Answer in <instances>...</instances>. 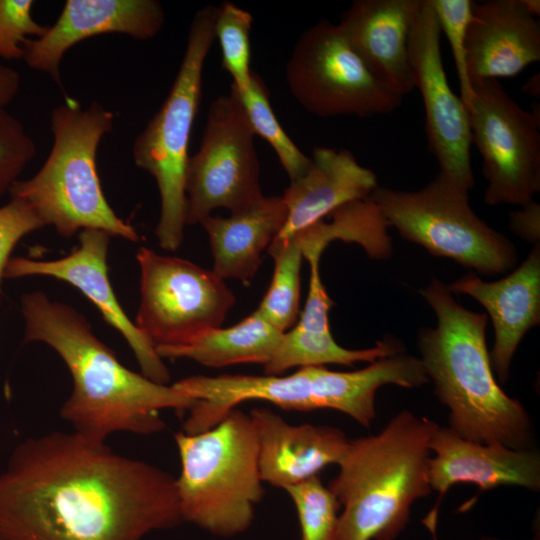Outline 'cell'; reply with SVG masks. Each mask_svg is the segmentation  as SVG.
I'll return each instance as SVG.
<instances>
[{
    "mask_svg": "<svg viewBox=\"0 0 540 540\" xmlns=\"http://www.w3.org/2000/svg\"><path fill=\"white\" fill-rule=\"evenodd\" d=\"M182 522L176 478L73 431L24 440L0 473V540H142Z\"/></svg>",
    "mask_w": 540,
    "mask_h": 540,
    "instance_id": "6da1fadb",
    "label": "cell"
},
{
    "mask_svg": "<svg viewBox=\"0 0 540 540\" xmlns=\"http://www.w3.org/2000/svg\"><path fill=\"white\" fill-rule=\"evenodd\" d=\"M25 342H42L67 366L73 389L60 416L73 432L105 442L116 432L150 435L162 431L161 411L190 410L196 400L173 385L160 384L123 365L72 306L52 301L41 291L21 298Z\"/></svg>",
    "mask_w": 540,
    "mask_h": 540,
    "instance_id": "7a4b0ae2",
    "label": "cell"
},
{
    "mask_svg": "<svg viewBox=\"0 0 540 540\" xmlns=\"http://www.w3.org/2000/svg\"><path fill=\"white\" fill-rule=\"evenodd\" d=\"M420 293L437 317L436 327L418 334L420 360L438 400L449 409V428L479 443L536 449L529 413L503 391L492 370L487 315L461 306L436 278Z\"/></svg>",
    "mask_w": 540,
    "mask_h": 540,
    "instance_id": "3957f363",
    "label": "cell"
},
{
    "mask_svg": "<svg viewBox=\"0 0 540 540\" xmlns=\"http://www.w3.org/2000/svg\"><path fill=\"white\" fill-rule=\"evenodd\" d=\"M438 424L408 410L376 435L350 439L328 487L340 503L334 540H395L415 501L432 491L430 441Z\"/></svg>",
    "mask_w": 540,
    "mask_h": 540,
    "instance_id": "277c9868",
    "label": "cell"
},
{
    "mask_svg": "<svg viewBox=\"0 0 540 540\" xmlns=\"http://www.w3.org/2000/svg\"><path fill=\"white\" fill-rule=\"evenodd\" d=\"M114 120V113L98 101L83 106L68 97L55 106L50 114L51 150L37 173L13 184L10 197L29 204L45 226L52 225L64 238L99 229L139 241L135 228L109 205L97 172L98 147Z\"/></svg>",
    "mask_w": 540,
    "mask_h": 540,
    "instance_id": "5b68a950",
    "label": "cell"
},
{
    "mask_svg": "<svg viewBox=\"0 0 540 540\" xmlns=\"http://www.w3.org/2000/svg\"><path fill=\"white\" fill-rule=\"evenodd\" d=\"M174 438L181 466L176 487L183 522L223 538L248 530L265 494L250 415L236 408L209 430L180 431Z\"/></svg>",
    "mask_w": 540,
    "mask_h": 540,
    "instance_id": "8992f818",
    "label": "cell"
},
{
    "mask_svg": "<svg viewBox=\"0 0 540 540\" xmlns=\"http://www.w3.org/2000/svg\"><path fill=\"white\" fill-rule=\"evenodd\" d=\"M217 7L193 16L185 52L171 89L132 145L135 164L156 181L161 210L155 235L161 248L174 251L184 238L185 176L188 147L202 93V73L215 40Z\"/></svg>",
    "mask_w": 540,
    "mask_h": 540,
    "instance_id": "52a82bcc",
    "label": "cell"
},
{
    "mask_svg": "<svg viewBox=\"0 0 540 540\" xmlns=\"http://www.w3.org/2000/svg\"><path fill=\"white\" fill-rule=\"evenodd\" d=\"M370 199L388 227L430 254L483 274H503L517 263L513 243L471 209L468 192L442 173L417 191L377 187Z\"/></svg>",
    "mask_w": 540,
    "mask_h": 540,
    "instance_id": "ba28073f",
    "label": "cell"
},
{
    "mask_svg": "<svg viewBox=\"0 0 540 540\" xmlns=\"http://www.w3.org/2000/svg\"><path fill=\"white\" fill-rule=\"evenodd\" d=\"M285 75L296 101L318 117L388 114L403 99L369 70L338 24L328 20L302 33Z\"/></svg>",
    "mask_w": 540,
    "mask_h": 540,
    "instance_id": "9c48e42d",
    "label": "cell"
},
{
    "mask_svg": "<svg viewBox=\"0 0 540 540\" xmlns=\"http://www.w3.org/2000/svg\"><path fill=\"white\" fill-rule=\"evenodd\" d=\"M136 258L140 303L135 325L155 349L186 344L222 326L235 296L212 270L144 246Z\"/></svg>",
    "mask_w": 540,
    "mask_h": 540,
    "instance_id": "30bf717a",
    "label": "cell"
},
{
    "mask_svg": "<svg viewBox=\"0 0 540 540\" xmlns=\"http://www.w3.org/2000/svg\"><path fill=\"white\" fill-rule=\"evenodd\" d=\"M471 140L483 159L485 202L523 206L540 190L539 104L527 111L497 79L472 83Z\"/></svg>",
    "mask_w": 540,
    "mask_h": 540,
    "instance_id": "8fae6325",
    "label": "cell"
},
{
    "mask_svg": "<svg viewBox=\"0 0 540 540\" xmlns=\"http://www.w3.org/2000/svg\"><path fill=\"white\" fill-rule=\"evenodd\" d=\"M254 136L231 91L211 102L200 147L187 163L186 225L218 208L237 212L263 194Z\"/></svg>",
    "mask_w": 540,
    "mask_h": 540,
    "instance_id": "7c38bea8",
    "label": "cell"
},
{
    "mask_svg": "<svg viewBox=\"0 0 540 540\" xmlns=\"http://www.w3.org/2000/svg\"><path fill=\"white\" fill-rule=\"evenodd\" d=\"M441 31L429 0H423L410 35L415 88L422 96L428 145L440 173L469 192L474 186L469 113L451 89L445 73Z\"/></svg>",
    "mask_w": 540,
    "mask_h": 540,
    "instance_id": "4fadbf2b",
    "label": "cell"
},
{
    "mask_svg": "<svg viewBox=\"0 0 540 540\" xmlns=\"http://www.w3.org/2000/svg\"><path fill=\"white\" fill-rule=\"evenodd\" d=\"M111 236L103 230L84 229L78 233L79 245L70 254L55 260L12 257L4 278L47 276L65 281L85 295L104 320L116 329L133 351L147 378L167 384L170 373L154 345L124 312L108 275L107 255Z\"/></svg>",
    "mask_w": 540,
    "mask_h": 540,
    "instance_id": "5bb4252c",
    "label": "cell"
},
{
    "mask_svg": "<svg viewBox=\"0 0 540 540\" xmlns=\"http://www.w3.org/2000/svg\"><path fill=\"white\" fill-rule=\"evenodd\" d=\"M430 450L434 456L429 461V483L438 498L424 524L434 537L442 499L455 484H474L480 493L501 486L540 490V454L536 449L479 443L438 426Z\"/></svg>",
    "mask_w": 540,
    "mask_h": 540,
    "instance_id": "9a60e30c",
    "label": "cell"
},
{
    "mask_svg": "<svg viewBox=\"0 0 540 540\" xmlns=\"http://www.w3.org/2000/svg\"><path fill=\"white\" fill-rule=\"evenodd\" d=\"M164 23V9L156 0H68L44 35L25 42L23 60L63 88L62 59L79 42L108 33L148 40L159 34Z\"/></svg>",
    "mask_w": 540,
    "mask_h": 540,
    "instance_id": "2e32d148",
    "label": "cell"
},
{
    "mask_svg": "<svg viewBox=\"0 0 540 540\" xmlns=\"http://www.w3.org/2000/svg\"><path fill=\"white\" fill-rule=\"evenodd\" d=\"M423 0H356L338 26L369 70L401 97L415 89L410 35Z\"/></svg>",
    "mask_w": 540,
    "mask_h": 540,
    "instance_id": "e0dca14e",
    "label": "cell"
},
{
    "mask_svg": "<svg viewBox=\"0 0 540 540\" xmlns=\"http://www.w3.org/2000/svg\"><path fill=\"white\" fill-rule=\"evenodd\" d=\"M451 293L466 294L488 312L494 328L490 361L495 377L505 383L513 356L523 336L540 322V245L506 277L484 281L468 273L447 286Z\"/></svg>",
    "mask_w": 540,
    "mask_h": 540,
    "instance_id": "ac0fdd59",
    "label": "cell"
},
{
    "mask_svg": "<svg viewBox=\"0 0 540 540\" xmlns=\"http://www.w3.org/2000/svg\"><path fill=\"white\" fill-rule=\"evenodd\" d=\"M258 440V464L263 482L285 489L303 482L329 465H339L350 439L327 425H293L268 408L249 413Z\"/></svg>",
    "mask_w": 540,
    "mask_h": 540,
    "instance_id": "d6986e66",
    "label": "cell"
},
{
    "mask_svg": "<svg viewBox=\"0 0 540 540\" xmlns=\"http://www.w3.org/2000/svg\"><path fill=\"white\" fill-rule=\"evenodd\" d=\"M540 60V21L520 0L473 2L467 32L471 84L482 79L514 77Z\"/></svg>",
    "mask_w": 540,
    "mask_h": 540,
    "instance_id": "ffe728a7",
    "label": "cell"
},
{
    "mask_svg": "<svg viewBox=\"0 0 540 540\" xmlns=\"http://www.w3.org/2000/svg\"><path fill=\"white\" fill-rule=\"evenodd\" d=\"M172 385L196 400L183 422L187 434L211 429L247 401H264L283 410H314L305 367L289 375H194Z\"/></svg>",
    "mask_w": 540,
    "mask_h": 540,
    "instance_id": "44dd1931",
    "label": "cell"
},
{
    "mask_svg": "<svg viewBox=\"0 0 540 540\" xmlns=\"http://www.w3.org/2000/svg\"><path fill=\"white\" fill-rule=\"evenodd\" d=\"M378 187L377 176L347 149L315 147L307 169L290 180L282 197L287 210L276 238L286 239L352 201L366 199Z\"/></svg>",
    "mask_w": 540,
    "mask_h": 540,
    "instance_id": "7402d4cb",
    "label": "cell"
},
{
    "mask_svg": "<svg viewBox=\"0 0 540 540\" xmlns=\"http://www.w3.org/2000/svg\"><path fill=\"white\" fill-rule=\"evenodd\" d=\"M287 210L281 196L261 195L229 217L209 215L206 231L213 257L212 271L220 278L248 285L262 263V253L283 229Z\"/></svg>",
    "mask_w": 540,
    "mask_h": 540,
    "instance_id": "603a6c76",
    "label": "cell"
},
{
    "mask_svg": "<svg viewBox=\"0 0 540 540\" xmlns=\"http://www.w3.org/2000/svg\"><path fill=\"white\" fill-rule=\"evenodd\" d=\"M314 410L342 412L365 428L376 417L377 390L388 384L416 388L429 382L420 358L403 352L380 358L355 371L305 367Z\"/></svg>",
    "mask_w": 540,
    "mask_h": 540,
    "instance_id": "cb8c5ba5",
    "label": "cell"
},
{
    "mask_svg": "<svg viewBox=\"0 0 540 540\" xmlns=\"http://www.w3.org/2000/svg\"><path fill=\"white\" fill-rule=\"evenodd\" d=\"M284 332L264 320L256 311L239 323L211 329L190 342L157 347L164 359H190L210 368L268 362Z\"/></svg>",
    "mask_w": 540,
    "mask_h": 540,
    "instance_id": "d4e9b609",
    "label": "cell"
},
{
    "mask_svg": "<svg viewBox=\"0 0 540 540\" xmlns=\"http://www.w3.org/2000/svg\"><path fill=\"white\" fill-rule=\"evenodd\" d=\"M387 229L379 208L368 197L344 204L281 240L291 241L308 262L320 260L324 249L335 240L357 243L371 258L386 259L392 253Z\"/></svg>",
    "mask_w": 540,
    "mask_h": 540,
    "instance_id": "484cf974",
    "label": "cell"
},
{
    "mask_svg": "<svg viewBox=\"0 0 540 540\" xmlns=\"http://www.w3.org/2000/svg\"><path fill=\"white\" fill-rule=\"evenodd\" d=\"M401 352V343L392 338L377 341L373 347L366 349H347L334 340L331 331L311 332L293 326L283 333L277 348L264 365V373L283 375L294 367L327 364L353 366L357 362L371 363Z\"/></svg>",
    "mask_w": 540,
    "mask_h": 540,
    "instance_id": "4316f807",
    "label": "cell"
},
{
    "mask_svg": "<svg viewBox=\"0 0 540 540\" xmlns=\"http://www.w3.org/2000/svg\"><path fill=\"white\" fill-rule=\"evenodd\" d=\"M230 91L238 99L254 135L264 139L276 153L282 167L293 180L309 166L305 155L280 125L270 103V93L263 79L252 71L246 86Z\"/></svg>",
    "mask_w": 540,
    "mask_h": 540,
    "instance_id": "83f0119b",
    "label": "cell"
},
{
    "mask_svg": "<svg viewBox=\"0 0 540 540\" xmlns=\"http://www.w3.org/2000/svg\"><path fill=\"white\" fill-rule=\"evenodd\" d=\"M274 260L269 288L256 312L281 332L298 320L302 254L289 240L274 239L267 249Z\"/></svg>",
    "mask_w": 540,
    "mask_h": 540,
    "instance_id": "f1b7e54d",
    "label": "cell"
},
{
    "mask_svg": "<svg viewBox=\"0 0 540 540\" xmlns=\"http://www.w3.org/2000/svg\"><path fill=\"white\" fill-rule=\"evenodd\" d=\"M284 490L297 512L300 540H334L341 506L320 476Z\"/></svg>",
    "mask_w": 540,
    "mask_h": 540,
    "instance_id": "f546056e",
    "label": "cell"
},
{
    "mask_svg": "<svg viewBox=\"0 0 540 540\" xmlns=\"http://www.w3.org/2000/svg\"><path fill=\"white\" fill-rule=\"evenodd\" d=\"M252 22V15L232 2L217 7L214 33L221 48L222 67L238 89L246 86L253 71L250 68Z\"/></svg>",
    "mask_w": 540,
    "mask_h": 540,
    "instance_id": "4dcf8cb0",
    "label": "cell"
},
{
    "mask_svg": "<svg viewBox=\"0 0 540 540\" xmlns=\"http://www.w3.org/2000/svg\"><path fill=\"white\" fill-rule=\"evenodd\" d=\"M473 2L471 0H429L440 31L445 34L450 44L460 86V98L467 110L473 98L467 65V32L472 20Z\"/></svg>",
    "mask_w": 540,
    "mask_h": 540,
    "instance_id": "1f68e13d",
    "label": "cell"
},
{
    "mask_svg": "<svg viewBox=\"0 0 540 540\" xmlns=\"http://www.w3.org/2000/svg\"><path fill=\"white\" fill-rule=\"evenodd\" d=\"M37 152L23 124L6 109L0 110V198L8 193Z\"/></svg>",
    "mask_w": 540,
    "mask_h": 540,
    "instance_id": "d6a6232c",
    "label": "cell"
},
{
    "mask_svg": "<svg viewBox=\"0 0 540 540\" xmlns=\"http://www.w3.org/2000/svg\"><path fill=\"white\" fill-rule=\"evenodd\" d=\"M32 0H0V58L24 59V44L45 34L43 26L32 17Z\"/></svg>",
    "mask_w": 540,
    "mask_h": 540,
    "instance_id": "836d02e7",
    "label": "cell"
},
{
    "mask_svg": "<svg viewBox=\"0 0 540 540\" xmlns=\"http://www.w3.org/2000/svg\"><path fill=\"white\" fill-rule=\"evenodd\" d=\"M45 227L37 212L26 202L11 198L0 207V287L10 254L25 235Z\"/></svg>",
    "mask_w": 540,
    "mask_h": 540,
    "instance_id": "e575fe53",
    "label": "cell"
},
{
    "mask_svg": "<svg viewBox=\"0 0 540 540\" xmlns=\"http://www.w3.org/2000/svg\"><path fill=\"white\" fill-rule=\"evenodd\" d=\"M320 261L310 262V281L306 303L297 323L300 329L311 332H328L329 311L334 305L320 276Z\"/></svg>",
    "mask_w": 540,
    "mask_h": 540,
    "instance_id": "d590c367",
    "label": "cell"
},
{
    "mask_svg": "<svg viewBox=\"0 0 540 540\" xmlns=\"http://www.w3.org/2000/svg\"><path fill=\"white\" fill-rule=\"evenodd\" d=\"M511 230L519 237L539 243L540 237V205L533 200L521 206L520 210L509 214Z\"/></svg>",
    "mask_w": 540,
    "mask_h": 540,
    "instance_id": "8d00e7d4",
    "label": "cell"
},
{
    "mask_svg": "<svg viewBox=\"0 0 540 540\" xmlns=\"http://www.w3.org/2000/svg\"><path fill=\"white\" fill-rule=\"evenodd\" d=\"M21 86V76L12 67L0 63V110L6 109L17 96Z\"/></svg>",
    "mask_w": 540,
    "mask_h": 540,
    "instance_id": "74e56055",
    "label": "cell"
},
{
    "mask_svg": "<svg viewBox=\"0 0 540 540\" xmlns=\"http://www.w3.org/2000/svg\"><path fill=\"white\" fill-rule=\"evenodd\" d=\"M523 9L532 17L539 19L540 1L539 0H520Z\"/></svg>",
    "mask_w": 540,
    "mask_h": 540,
    "instance_id": "f35d334b",
    "label": "cell"
},
{
    "mask_svg": "<svg viewBox=\"0 0 540 540\" xmlns=\"http://www.w3.org/2000/svg\"><path fill=\"white\" fill-rule=\"evenodd\" d=\"M539 74L532 76L523 86L524 93L532 96H539Z\"/></svg>",
    "mask_w": 540,
    "mask_h": 540,
    "instance_id": "ab89813d",
    "label": "cell"
},
{
    "mask_svg": "<svg viewBox=\"0 0 540 540\" xmlns=\"http://www.w3.org/2000/svg\"><path fill=\"white\" fill-rule=\"evenodd\" d=\"M477 540H501V539H498V538H495V537H490V536H485V537H481ZM526 540H540V534L539 532L537 531V533H535L533 535V537L529 538V539H526Z\"/></svg>",
    "mask_w": 540,
    "mask_h": 540,
    "instance_id": "60d3db41",
    "label": "cell"
}]
</instances>
